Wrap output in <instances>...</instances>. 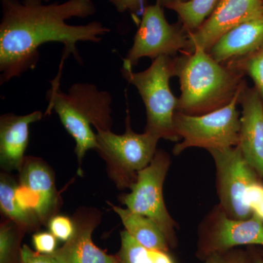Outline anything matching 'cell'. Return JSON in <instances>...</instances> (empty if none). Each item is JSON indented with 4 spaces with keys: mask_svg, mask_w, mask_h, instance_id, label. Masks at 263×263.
I'll return each instance as SVG.
<instances>
[{
    "mask_svg": "<svg viewBox=\"0 0 263 263\" xmlns=\"http://www.w3.org/2000/svg\"><path fill=\"white\" fill-rule=\"evenodd\" d=\"M72 220L75 226L73 235L51 254L53 258L60 263H120L117 255L107 254L93 243V231L102 220L98 209L79 208Z\"/></svg>",
    "mask_w": 263,
    "mask_h": 263,
    "instance_id": "12",
    "label": "cell"
},
{
    "mask_svg": "<svg viewBox=\"0 0 263 263\" xmlns=\"http://www.w3.org/2000/svg\"><path fill=\"white\" fill-rule=\"evenodd\" d=\"M115 7L119 13L129 12L131 14H136L141 11L146 3V0H108Z\"/></svg>",
    "mask_w": 263,
    "mask_h": 263,
    "instance_id": "28",
    "label": "cell"
},
{
    "mask_svg": "<svg viewBox=\"0 0 263 263\" xmlns=\"http://www.w3.org/2000/svg\"><path fill=\"white\" fill-rule=\"evenodd\" d=\"M16 186L9 176L1 174L0 208L2 212L27 233L36 231L42 226V223L34 213L24 210L20 206L15 198Z\"/></svg>",
    "mask_w": 263,
    "mask_h": 263,
    "instance_id": "18",
    "label": "cell"
},
{
    "mask_svg": "<svg viewBox=\"0 0 263 263\" xmlns=\"http://www.w3.org/2000/svg\"><path fill=\"white\" fill-rule=\"evenodd\" d=\"M174 69L181 91L176 111L186 115H203L224 108L246 84L242 72L216 62L200 48L174 58Z\"/></svg>",
    "mask_w": 263,
    "mask_h": 263,
    "instance_id": "2",
    "label": "cell"
},
{
    "mask_svg": "<svg viewBox=\"0 0 263 263\" xmlns=\"http://www.w3.org/2000/svg\"><path fill=\"white\" fill-rule=\"evenodd\" d=\"M188 1L190 0H157L156 3L160 4L163 8H169L171 5L176 4V3H185V2Z\"/></svg>",
    "mask_w": 263,
    "mask_h": 263,
    "instance_id": "31",
    "label": "cell"
},
{
    "mask_svg": "<svg viewBox=\"0 0 263 263\" xmlns=\"http://www.w3.org/2000/svg\"><path fill=\"white\" fill-rule=\"evenodd\" d=\"M25 230L10 219L0 226V263H21V243Z\"/></svg>",
    "mask_w": 263,
    "mask_h": 263,
    "instance_id": "20",
    "label": "cell"
},
{
    "mask_svg": "<svg viewBox=\"0 0 263 263\" xmlns=\"http://www.w3.org/2000/svg\"><path fill=\"white\" fill-rule=\"evenodd\" d=\"M226 65L239 71L243 75L248 74L253 80L255 89L263 101V46L249 56Z\"/></svg>",
    "mask_w": 263,
    "mask_h": 263,
    "instance_id": "21",
    "label": "cell"
},
{
    "mask_svg": "<svg viewBox=\"0 0 263 263\" xmlns=\"http://www.w3.org/2000/svg\"><path fill=\"white\" fill-rule=\"evenodd\" d=\"M43 117L35 110L27 115L5 114L0 117V162L5 171H20L28 146L29 128Z\"/></svg>",
    "mask_w": 263,
    "mask_h": 263,
    "instance_id": "14",
    "label": "cell"
},
{
    "mask_svg": "<svg viewBox=\"0 0 263 263\" xmlns=\"http://www.w3.org/2000/svg\"><path fill=\"white\" fill-rule=\"evenodd\" d=\"M45 3L43 0H1V85L33 70L39 60L38 49L45 43H63L62 63L70 53L81 62L76 43H98L110 32L108 27L97 21L85 25L66 23L69 19L86 18L95 15L97 9L92 0Z\"/></svg>",
    "mask_w": 263,
    "mask_h": 263,
    "instance_id": "1",
    "label": "cell"
},
{
    "mask_svg": "<svg viewBox=\"0 0 263 263\" xmlns=\"http://www.w3.org/2000/svg\"><path fill=\"white\" fill-rule=\"evenodd\" d=\"M259 252H260L261 254L263 256V249H259Z\"/></svg>",
    "mask_w": 263,
    "mask_h": 263,
    "instance_id": "32",
    "label": "cell"
},
{
    "mask_svg": "<svg viewBox=\"0 0 263 263\" xmlns=\"http://www.w3.org/2000/svg\"><path fill=\"white\" fill-rule=\"evenodd\" d=\"M32 243L36 252L51 254L57 250V238L51 232H41L33 235Z\"/></svg>",
    "mask_w": 263,
    "mask_h": 263,
    "instance_id": "26",
    "label": "cell"
},
{
    "mask_svg": "<svg viewBox=\"0 0 263 263\" xmlns=\"http://www.w3.org/2000/svg\"><path fill=\"white\" fill-rule=\"evenodd\" d=\"M197 234L195 255L202 262L242 246L263 247V221L254 214L247 219H233L217 204L200 221Z\"/></svg>",
    "mask_w": 263,
    "mask_h": 263,
    "instance_id": "8",
    "label": "cell"
},
{
    "mask_svg": "<svg viewBox=\"0 0 263 263\" xmlns=\"http://www.w3.org/2000/svg\"><path fill=\"white\" fill-rule=\"evenodd\" d=\"M188 47V33L178 22L170 24L164 15V8L156 3L143 10L139 27L122 67L132 68L143 57L152 60L161 56L174 57L184 53Z\"/></svg>",
    "mask_w": 263,
    "mask_h": 263,
    "instance_id": "10",
    "label": "cell"
},
{
    "mask_svg": "<svg viewBox=\"0 0 263 263\" xmlns=\"http://www.w3.org/2000/svg\"><path fill=\"white\" fill-rule=\"evenodd\" d=\"M171 164V156L157 149L151 163L138 174L130 193L123 195L120 200L132 212L150 218L162 233L171 248L178 246L177 222L166 208L163 196L164 180Z\"/></svg>",
    "mask_w": 263,
    "mask_h": 263,
    "instance_id": "7",
    "label": "cell"
},
{
    "mask_svg": "<svg viewBox=\"0 0 263 263\" xmlns=\"http://www.w3.org/2000/svg\"><path fill=\"white\" fill-rule=\"evenodd\" d=\"M123 77L133 85L141 95L146 110V133L159 139L178 142L181 140L174 127V118L178 105L170 88V79L175 76L174 57L161 56L152 60L142 72L122 67Z\"/></svg>",
    "mask_w": 263,
    "mask_h": 263,
    "instance_id": "4",
    "label": "cell"
},
{
    "mask_svg": "<svg viewBox=\"0 0 263 263\" xmlns=\"http://www.w3.org/2000/svg\"><path fill=\"white\" fill-rule=\"evenodd\" d=\"M247 202L254 214L263 221V181L254 183L249 188Z\"/></svg>",
    "mask_w": 263,
    "mask_h": 263,
    "instance_id": "25",
    "label": "cell"
},
{
    "mask_svg": "<svg viewBox=\"0 0 263 263\" xmlns=\"http://www.w3.org/2000/svg\"><path fill=\"white\" fill-rule=\"evenodd\" d=\"M43 1L46 2V3H48V0H43Z\"/></svg>",
    "mask_w": 263,
    "mask_h": 263,
    "instance_id": "33",
    "label": "cell"
},
{
    "mask_svg": "<svg viewBox=\"0 0 263 263\" xmlns=\"http://www.w3.org/2000/svg\"><path fill=\"white\" fill-rule=\"evenodd\" d=\"M21 263H60L51 254H41L34 252L27 245L22 249Z\"/></svg>",
    "mask_w": 263,
    "mask_h": 263,
    "instance_id": "27",
    "label": "cell"
},
{
    "mask_svg": "<svg viewBox=\"0 0 263 263\" xmlns=\"http://www.w3.org/2000/svg\"><path fill=\"white\" fill-rule=\"evenodd\" d=\"M239 104L242 112L238 146L245 160L263 180V101L257 89L245 85Z\"/></svg>",
    "mask_w": 263,
    "mask_h": 263,
    "instance_id": "13",
    "label": "cell"
},
{
    "mask_svg": "<svg viewBox=\"0 0 263 263\" xmlns=\"http://www.w3.org/2000/svg\"><path fill=\"white\" fill-rule=\"evenodd\" d=\"M143 263H174L168 252L148 249V257Z\"/></svg>",
    "mask_w": 263,
    "mask_h": 263,
    "instance_id": "29",
    "label": "cell"
},
{
    "mask_svg": "<svg viewBox=\"0 0 263 263\" xmlns=\"http://www.w3.org/2000/svg\"><path fill=\"white\" fill-rule=\"evenodd\" d=\"M201 263H252L248 250L236 248L223 253L216 254L202 261Z\"/></svg>",
    "mask_w": 263,
    "mask_h": 263,
    "instance_id": "24",
    "label": "cell"
},
{
    "mask_svg": "<svg viewBox=\"0 0 263 263\" xmlns=\"http://www.w3.org/2000/svg\"><path fill=\"white\" fill-rule=\"evenodd\" d=\"M122 220L126 231L140 245L150 250L169 252L171 248L162 230L150 218L108 202Z\"/></svg>",
    "mask_w": 263,
    "mask_h": 263,
    "instance_id": "17",
    "label": "cell"
},
{
    "mask_svg": "<svg viewBox=\"0 0 263 263\" xmlns=\"http://www.w3.org/2000/svg\"><path fill=\"white\" fill-rule=\"evenodd\" d=\"M262 15L263 0H219L201 27L188 34L184 53H192L197 48L209 52L227 32Z\"/></svg>",
    "mask_w": 263,
    "mask_h": 263,
    "instance_id": "11",
    "label": "cell"
},
{
    "mask_svg": "<svg viewBox=\"0 0 263 263\" xmlns=\"http://www.w3.org/2000/svg\"><path fill=\"white\" fill-rule=\"evenodd\" d=\"M125 132L122 135L111 130L97 131V152L106 164L108 177L119 190H130L138 174L153 160L158 141L157 137L144 132L136 133L130 125L127 111Z\"/></svg>",
    "mask_w": 263,
    "mask_h": 263,
    "instance_id": "5",
    "label": "cell"
},
{
    "mask_svg": "<svg viewBox=\"0 0 263 263\" xmlns=\"http://www.w3.org/2000/svg\"><path fill=\"white\" fill-rule=\"evenodd\" d=\"M262 46L263 15L227 32L209 53L216 62L226 65L249 56Z\"/></svg>",
    "mask_w": 263,
    "mask_h": 263,
    "instance_id": "16",
    "label": "cell"
},
{
    "mask_svg": "<svg viewBox=\"0 0 263 263\" xmlns=\"http://www.w3.org/2000/svg\"><path fill=\"white\" fill-rule=\"evenodd\" d=\"M242 89L231 103L215 111L200 116L186 115L176 111L174 127L181 141L175 145L173 154L179 156L190 148L209 151L238 146L240 114L237 106L239 105Z\"/></svg>",
    "mask_w": 263,
    "mask_h": 263,
    "instance_id": "6",
    "label": "cell"
},
{
    "mask_svg": "<svg viewBox=\"0 0 263 263\" xmlns=\"http://www.w3.org/2000/svg\"><path fill=\"white\" fill-rule=\"evenodd\" d=\"M247 249L250 252L252 263H263V256L259 252V248L255 246H249Z\"/></svg>",
    "mask_w": 263,
    "mask_h": 263,
    "instance_id": "30",
    "label": "cell"
},
{
    "mask_svg": "<svg viewBox=\"0 0 263 263\" xmlns=\"http://www.w3.org/2000/svg\"><path fill=\"white\" fill-rule=\"evenodd\" d=\"M219 2V0H190L171 5L168 9L177 13L179 22L190 34L201 27Z\"/></svg>",
    "mask_w": 263,
    "mask_h": 263,
    "instance_id": "19",
    "label": "cell"
},
{
    "mask_svg": "<svg viewBox=\"0 0 263 263\" xmlns=\"http://www.w3.org/2000/svg\"><path fill=\"white\" fill-rule=\"evenodd\" d=\"M47 92L46 114L54 110L66 130L75 140L78 174L82 176L81 164L86 152L98 148L97 136L91 125L97 131L111 130V95L89 83H76L67 92L60 90V82L53 80Z\"/></svg>",
    "mask_w": 263,
    "mask_h": 263,
    "instance_id": "3",
    "label": "cell"
},
{
    "mask_svg": "<svg viewBox=\"0 0 263 263\" xmlns=\"http://www.w3.org/2000/svg\"><path fill=\"white\" fill-rule=\"evenodd\" d=\"M216 167L219 205L230 217L247 219L254 213L247 203L249 188L262 180L245 160L240 146L208 151Z\"/></svg>",
    "mask_w": 263,
    "mask_h": 263,
    "instance_id": "9",
    "label": "cell"
},
{
    "mask_svg": "<svg viewBox=\"0 0 263 263\" xmlns=\"http://www.w3.org/2000/svg\"><path fill=\"white\" fill-rule=\"evenodd\" d=\"M19 171L20 184L28 187L39 198L36 215L42 224H48L60 205L53 173L44 161L34 157H25Z\"/></svg>",
    "mask_w": 263,
    "mask_h": 263,
    "instance_id": "15",
    "label": "cell"
},
{
    "mask_svg": "<svg viewBox=\"0 0 263 263\" xmlns=\"http://www.w3.org/2000/svg\"><path fill=\"white\" fill-rule=\"evenodd\" d=\"M148 253V249L140 245L127 231H122L121 248L117 254L120 263H143Z\"/></svg>",
    "mask_w": 263,
    "mask_h": 263,
    "instance_id": "22",
    "label": "cell"
},
{
    "mask_svg": "<svg viewBox=\"0 0 263 263\" xmlns=\"http://www.w3.org/2000/svg\"><path fill=\"white\" fill-rule=\"evenodd\" d=\"M50 232L57 239L67 241L73 235L75 226L70 218L65 216H54L48 223Z\"/></svg>",
    "mask_w": 263,
    "mask_h": 263,
    "instance_id": "23",
    "label": "cell"
}]
</instances>
